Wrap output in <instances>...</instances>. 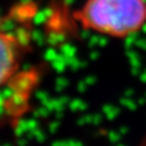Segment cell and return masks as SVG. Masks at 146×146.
I'll return each instance as SVG.
<instances>
[{
    "label": "cell",
    "instance_id": "cell-1",
    "mask_svg": "<svg viewBox=\"0 0 146 146\" xmlns=\"http://www.w3.org/2000/svg\"><path fill=\"white\" fill-rule=\"evenodd\" d=\"M74 17L84 30L125 38L146 24V0H85Z\"/></svg>",
    "mask_w": 146,
    "mask_h": 146
},
{
    "label": "cell",
    "instance_id": "cell-2",
    "mask_svg": "<svg viewBox=\"0 0 146 146\" xmlns=\"http://www.w3.org/2000/svg\"><path fill=\"white\" fill-rule=\"evenodd\" d=\"M17 46L6 32L0 31V86L12 76L17 62Z\"/></svg>",
    "mask_w": 146,
    "mask_h": 146
},
{
    "label": "cell",
    "instance_id": "cell-3",
    "mask_svg": "<svg viewBox=\"0 0 146 146\" xmlns=\"http://www.w3.org/2000/svg\"><path fill=\"white\" fill-rule=\"evenodd\" d=\"M141 146H146V137H145V140L143 141V144H141Z\"/></svg>",
    "mask_w": 146,
    "mask_h": 146
}]
</instances>
